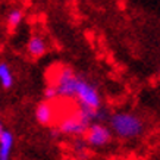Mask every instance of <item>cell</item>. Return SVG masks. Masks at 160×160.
Returning a JSON list of instances; mask_svg holds the SVG:
<instances>
[{"label": "cell", "instance_id": "cell-1", "mask_svg": "<svg viewBox=\"0 0 160 160\" xmlns=\"http://www.w3.org/2000/svg\"><path fill=\"white\" fill-rule=\"evenodd\" d=\"M78 78L72 72V69L66 66H59L58 71H52L49 79V85H53L58 91V96L73 98L75 96V87H77Z\"/></svg>", "mask_w": 160, "mask_h": 160}, {"label": "cell", "instance_id": "cell-2", "mask_svg": "<svg viewBox=\"0 0 160 160\" xmlns=\"http://www.w3.org/2000/svg\"><path fill=\"white\" fill-rule=\"evenodd\" d=\"M112 126H113V129L119 135L125 137V138L138 135L141 132V129H142V125H141L140 119H137L132 115H125V113L115 115V116L112 118Z\"/></svg>", "mask_w": 160, "mask_h": 160}, {"label": "cell", "instance_id": "cell-3", "mask_svg": "<svg viewBox=\"0 0 160 160\" xmlns=\"http://www.w3.org/2000/svg\"><path fill=\"white\" fill-rule=\"evenodd\" d=\"M88 123H90V122H87L79 115L78 106H77V109H75L72 113H69L68 116L63 118L58 125H59L60 132H63V134H69V135H84L88 128Z\"/></svg>", "mask_w": 160, "mask_h": 160}, {"label": "cell", "instance_id": "cell-4", "mask_svg": "<svg viewBox=\"0 0 160 160\" xmlns=\"http://www.w3.org/2000/svg\"><path fill=\"white\" fill-rule=\"evenodd\" d=\"M75 96L79 100V104L88 106L91 109H98L100 106V98L97 96V91L79 78H78L77 87H75Z\"/></svg>", "mask_w": 160, "mask_h": 160}, {"label": "cell", "instance_id": "cell-5", "mask_svg": "<svg viewBox=\"0 0 160 160\" xmlns=\"http://www.w3.org/2000/svg\"><path fill=\"white\" fill-rule=\"evenodd\" d=\"M35 115H37L38 122L43 125H56L58 123V113H56L53 100H47V102L38 104Z\"/></svg>", "mask_w": 160, "mask_h": 160}, {"label": "cell", "instance_id": "cell-6", "mask_svg": "<svg viewBox=\"0 0 160 160\" xmlns=\"http://www.w3.org/2000/svg\"><path fill=\"white\" fill-rule=\"evenodd\" d=\"M84 135H85L88 142L92 144V146H103V144H106L107 141L110 140V132H109V129L102 125L88 126Z\"/></svg>", "mask_w": 160, "mask_h": 160}, {"label": "cell", "instance_id": "cell-7", "mask_svg": "<svg viewBox=\"0 0 160 160\" xmlns=\"http://www.w3.org/2000/svg\"><path fill=\"white\" fill-rule=\"evenodd\" d=\"M12 142H13L12 134H10V132H6V131L2 132V135H0V160L9 159Z\"/></svg>", "mask_w": 160, "mask_h": 160}, {"label": "cell", "instance_id": "cell-8", "mask_svg": "<svg viewBox=\"0 0 160 160\" xmlns=\"http://www.w3.org/2000/svg\"><path fill=\"white\" fill-rule=\"evenodd\" d=\"M28 52L32 58H40V56L44 54V52H46V44H44V41L40 38V37L34 35L32 38L29 40Z\"/></svg>", "mask_w": 160, "mask_h": 160}, {"label": "cell", "instance_id": "cell-9", "mask_svg": "<svg viewBox=\"0 0 160 160\" xmlns=\"http://www.w3.org/2000/svg\"><path fill=\"white\" fill-rule=\"evenodd\" d=\"M0 81H2L5 88H9L12 85V75H10L9 68L6 66L5 63L0 65Z\"/></svg>", "mask_w": 160, "mask_h": 160}, {"label": "cell", "instance_id": "cell-10", "mask_svg": "<svg viewBox=\"0 0 160 160\" xmlns=\"http://www.w3.org/2000/svg\"><path fill=\"white\" fill-rule=\"evenodd\" d=\"M21 18H22V13L19 10H15L9 15V27L10 28H16V25L21 22Z\"/></svg>", "mask_w": 160, "mask_h": 160}, {"label": "cell", "instance_id": "cell-11", "mask_svg": "<svg viewBox=\"0 0 160 160\" xmlns=\"http://www.w3.org/2000/svg\"><path fill=\"white\" fill-rule=\"evenodd\" d=\"M58 97V91H56V88L53 85H49V87L46 88V98L47 100H53V98Z\"/></svg>", "mask_w": 160, "mask_h": 160}, {"label": "cell", "instance_id": "cell-12", "mask_svg": "<svg viewBox=\"0 0 160 160\" xmlns=\"http://www.w3.org/2000/svg\"><path fill=\"white\" fill-rule=\"evenodd\" d=\"M2 132H3V126H2V123H0V135H2Z\"/></svg>", "mask_w": 160, "mask_h": 160}]
</instances>
